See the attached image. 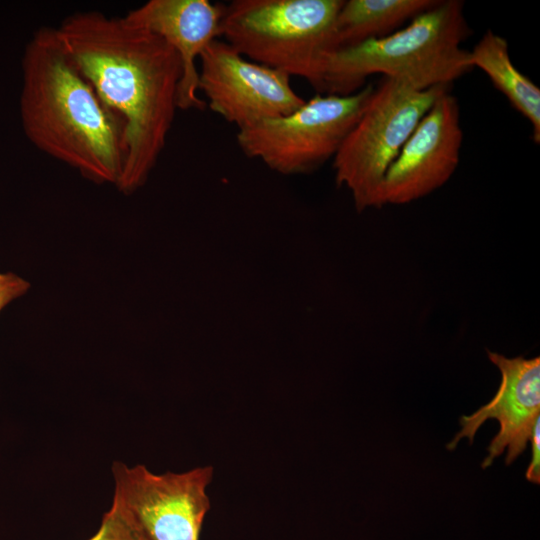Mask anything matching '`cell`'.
<instances>
[{
	"label": "cell",
	"instance_id": "1",
	"mask_svg": "<svg viewBox=\"0 0 540 540\" xmlns=\"http://www.w3.org/2000/svg\"><path fill=\"white\" fill-rule=\"evenodd\" d=\"M64 50L123 125L124 167L117 189L148 179L178 109L182 65L160 36L99 11L75 12L55 28Z\"/></svg>",
	"mask_w": 540,
	"mask_h": 540
},
{
	"label": "cell",
	"instance_id": "2",
	"mask_svg": "<svg viewBox=\"0 0 540 540\" xmlns=\"http://www.w3.org/2000/svg\"><path fill=\"white\" fill-rule=\"evenodd\" d=\"M23 118L31 141L86 179L117 187L124 167L123 125L61 45L42 27L25 57Z\"/></svg>",
	"mask_w": 540,
	"mask_h": 540
},
{
	"label": "cell",
	"instance_id": "3",
	"mask_svg": "<svg viewBox=\"0 0 540 540\" xmlns=\"http://www.w3.org/2000/svg\"><path fill=\"white\" fill-rule=\"evenodd\" d=\"M464 3L439 1L393 33L328 52L319 92L346 96L363 88L366 78L382 74L425 90L450 85L467 73L468 35Z\"/></svg>",
	"mask_w": 540,
	"mask_h": 540
},
{
	"label": "cell",
	"instance_id": "4",
	"mask_svg": "<svg viewBox=\"0 0 540 540\" xmlns=\"http://www.w3.org/2000/svg\"><path fill=\"white\" fill-rule=\"evenodd\" d=\"M343 0H234L219 37L251 61L307 80L320 91Z\"/></svg>",
	"mask_w": 540,
	"mask_h": 540
},
{
	"label": "cell",
	"instance_id": "5",
	"mask_svg": "<svg viewBox=\"0 0 540 540\" xmlns=\"http://www.w3.org/2000/svg\"><path fill=\"white\" fill-rule=\"evenodd\" d=\"M450 85L420 90L386 78L333 158L335 180L352 194L358 211L379 208L384 177L436 98Z\"/></svg>",
	"mask_w": 540,
	"mask_h": 540
},
{
	"label": "cell",
	"instance_id": "6",
	"mask_svg": "<svg viewBox=\"0 0 540 540\" xmlns=\"http://www.w3.org/2000/svg\"><path fill=\"white\" fill-rule=\"evenodd\" d=\"M374 87L346 96L316 94L288 115L239 130L237 143L247 157L278 173H310L335 157Z\"/></svg>",
	"mask_w": 540,
	"mask_h": 540
},
{
	"label": "cell",
	"instance_id": "7",
	"mask_svg": "<svg viewBox=\"0 0 540 540\" xmlns=\"http://www.w3.org/2000/svg\"><path fill=\"white\" fill-rule=\"evenodd\" d=\"M112 502L135 522L147 540H200L210 510L207 488L212 466L157 474L145 465L112 464Z\"/></svg>",
	"mask_w": 540,
	"mask_h": 540
},
{
	"label": "cell",
	"instance_id": "8",
	"mask_svg": "<svg viewBox=\"0 0 540 540\" xmlns=\"http://www.w3.org/2000/svg\"><path fill=\"white\" fill-rule=\"evenodd\" d=\"M199 60L198 90L206 106L238 131L288 115L305 102L288 74L249 60L219 38Z\"/></svg>",
	"mask_w": 540,
	"mask_h": 540
},
{
	"label": "cell",
	"instance_id": "9",
	"mask_svg": "<svg viewBox=\"0 0 540 540\" xmlns=\"http://www.w3.org/2000/svg\"><path fill=\"white\" fill-rule=\"evenodd\" d=\"M463 141L460 109L449 88L420 120L389 167L381 188V204L402 205L442 187L455 172Z\"/></svg>",
	"mask_w": 540,
	"mask_h": 540
},
{
	"label": "cell",
	"instance_id": "10",
	"mask_svg": "<svg viewBox=\"0 0 540 540\" xmlns=\"http://www.w3.org/2000/svg\"><path fill=\"white\" fill-rule=\"evenodd\" d=\"M487 354L501 372L500 387L488 404L460 418L462 428L447 445L453 450L464 437L472 444L480 426L488 419H496L500 430L487 448L483 468L489 467L505 449L507 465L521 455L540 412V358H507L491 351Z\"/></svg>",
	"mask_w": 540,
	"mask_h": 540
},
{
	"label": "cell",
	"instance_id": "11",
	"mask_svg": "<svg viewBox=\"0 0 540 540\" xmlns=\"http://www.w3.org/2000/svg\"><path fill=\"white\" fill-rule=\"evenodd\" d=\"M222 15L223 4L209 0H149L122 17L127 24L160 36L178 54L182 65L178 109L206 107L198 96L196 60L219 38Z\"/></svg>",
	"mask_w": 540,
	"mask_h": 540
},
{
	"label": "cell",
	"instance_id": "12",
	"mask_svg": "<svg viewBox=\"0 0 540 540\" xmlns=\"http://www.w3.org/2000/svg\"><path fill=\"white\" fill-rule=\"evenodd\" d=\"M468 63L481 69L511 106L531 124L533 140L540 142V90L513 64L505 38L487 30L468 51Z\"/></svg>",
	"mask_w": 540,
	"mask_h": 540
},
{
	"label": "cell",
	"instance_id": "13",
	"mask_svg": "<svg viewBox=\"0 0 540 540\" xmlns=\"http://www.w3.org/2000/svg\"><path fill=\"white\" fill-rule=\"evenodd\" d=\"M438 2L435 0L343 1L334 23V50L389 35L406 20H412Z\"/></svg>",
	"mask_w": 540,
	"mask_h": 540
},
{
	"label": "cell",
	"instance_id": "14",
	"mask_svg": "<svg viewBox=\"0 0 540 540\" xmlns=\"http://www.w3.org/2000/svg\"><path fill=\"white\" fill-rule=\"evenodd\" d=\"M87 540H147L130 516L112 502L97 531Z\"/></svg>",
	"mask_w": 540,
	"mask_h": 540
},
{
	"label": "cell",
	"instance_id": "15",
	"mask_svg": "<svg viewBox=\"0 0 540 540\" xmlns=\"http://www.w3.org/2000/svg\"><path fill=\"white\" fill-rule=\"evenodd\" d=\"M29 287V282L16 274L0 272V312L11 301L25 294Z\"/></svg>",
	"mask_w": 540,
	"mask_h": 540
},
{
	"label": "cell",
	"instance_id": "16",
	"mask_svg": "<svg viewBox=\"0 0 540 540\" xmlns=\"http://www.w3.org/2000/svg\"><path fill=\"white\" fill-rule=\"evenodd\" d=\"M532 460L526 471V479L535 484L540 482V420H536L530 437Z\"/></svg>",
	"mask_w": 540,
	"mask_h": 540
}]
</instances>
